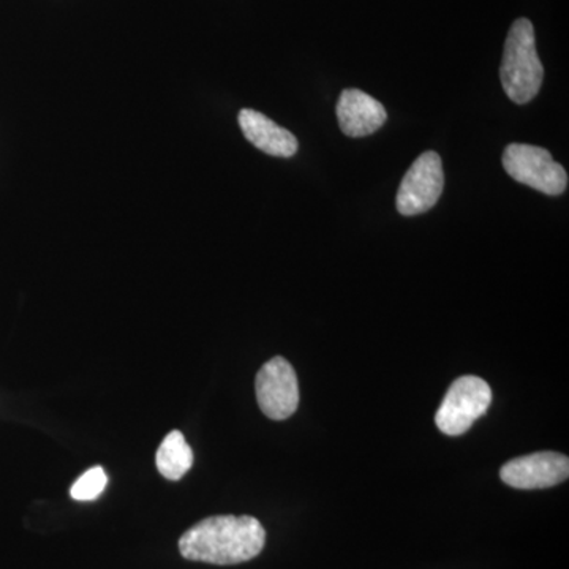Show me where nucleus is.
<instances>
[{
	"label": "nucleus",
	"mask_w": 569,
	"mask_h": 569,
	"mask_svg": "<svg viewBox=\"0 0 569 569\" xmlns=\"http://www.w3.org/2000/svg\"><path fill=\"white\" fill-rule=\"evenodd\" d=\"M266 531L252 516H213L198 522L179 539L183 559L211 565H238L264 548Z\"/></svg>",
	"instance_id": "obj_1"
},
{
	"label": "nucleus",
	"mask_w": 569,
	"mask_h": 569,
	"mask_svg": "<svg viewBox=\"0 0 569 569\" xmlns=\"http://www.w3.org/2000/svg\"><path fill=\"white\" fill-rule=\"evenodd\" d=\"M542 78L545 69L539 61L533 24L527 18H520L512 22L505 41L500 67L501 84L509 100L526 104L538 96Z\"/></svg>",
	"instance_id": "obj_2"
},
{
	"label": "nucleus",
	"mask_w": 569,
	"mask_h": 569,
	"mask_svg": "<svg viewBox=\"0 0 569 569\" xmlns=\"http://www.w3.org/2000/svg\"><path fill=\"white\" fill-rule=\"evenodd\" d=\"M492 391L482 378L460 377L449 387L436 413V425L447 436L459 437L488 413Z\"/></svg>",
	"instance_id": "obj_3"
},
{
	"label": "nucleus",
	"mask_w": 569,
	"mask_h": 569,
	"mask_svg": "<svg viewBox=\"0 0 569 569\" xmlns=\"http://www.w3.org/2000/svg\"><path fill=\"white\" fill-rule=\"evenodd\" d=\"M503 168L515 181L550 197H559L568 187L567 170L538 146L509 144L503 152Z\"/></svg>",
	"instance_id": "obj_4"
},
{
	"label": "nucleus",
	"mask_w": 569,
	"mask_h": 569,
	"mask_svg": "<svg viewBox=\"0 0 569 569\" xmlns=\"http://www.w3.org/2000/svg\"><path fill=\"white\" fill-rule=\"evenodd\" d=\"M445 187V171L437 152L421 153L403 176L397 192V211L402 216H419L430 211L440 200Z\"/></svg>",
	"instance_id": "obj_5"
},
{
	"label": "nucleus",
	"mask_w": 569,
	"mask_h": 569,
	"mask_svg": "<svg viewBox=\"0 0 569 569\" xmlns=\"http://www.w3.org/2000/svg\"><path fill=\"white\" fill-rule=\"evenodd\" d=\"M258 406L269 419L283 421L288 419L299 406V385L293 366L276 356L266 362L254 380Z\"/></svg>",
	"instance_id": "obj_6"
},
{
	"label": "nucleus",
	"mask_w": 569,
	"mask_h": 569,
	"mask_svg": "<svg viewBox=\"0 0 569 569\" xmlns=\"http://www.w3.org/2000/svg\"><path fill=\"white\" fill-rule=\"evenodd\" d=\"M569 477V459L560 452H535L505 463L500 478L515 489H548L561 485Z\"/></svg>",
	"instance_id": "obj_7"
},
{
	"label": "nucleus",
	"mask_w": 569,
	"mask_h": 569,
	"mask_svg": "<svg viewBox=\"0 0 569 569\" xmlns=\"http://www.w3.org/2000/svg\"><path fill=\"white\" fill-rule=\"evenodd\" d=\"M336 112L340 130L350 138L369 137L388 121L383 104L359 89L342 91Z\"/></svg>",
	"instance_id": "obj_8"
},
{
	"label": "nucleus",
	"mask_w": 569,
	"mask_h": 569,
	"mask_svg": "<svg viewBox=\"0 0 569 569\" xmlns=\"http://www.w3.org/2000/svg\"><path fill=\"white\" fill-rule=\"evenodd\" d=\"M239 127H241L247 141L252 142L254 148L268 156L288 159L298 152V138L290 130L277 126L263 112L242 110L239 112Z\"/></svg>",
	"instance_id": "obj_9"
},
{
	"label": "nucleus",
	"mask_w": 569,
	"mask_h": 569,
	"mask_svg": "<svg viewBox=\"0 0 569 569\" xmlns=\"http://www.w3.org/2000/svg\"><path fill=\"white\" fill-rule=\"evenodd\" d=\"M157 468L163 478L179 481L193 466V451L179 430L168 433L156 456Z\"/></svg>",
	"instance_id": "obj_10"
},
{
	"label": "nucleus",
	"mask_w": 569,
	"mask_h": 569,
	"mask_svg": "<svg viewBox=\"0 0 569 569\" xmlns=\"http://www.w3.org/2000/svg\"><path fill=\"white\" fill-rule=\"evenodd\" d=\"M108 485V477L102 467H93L71 486L70 496L78 501H92L100 497Z\"/></svg>",
	"instance_id": "obj_11"
}]
</instances>
